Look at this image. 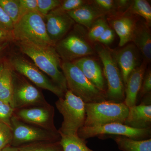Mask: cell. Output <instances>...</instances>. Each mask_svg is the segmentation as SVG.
Wrapping results in <instances>:
<instances>
[{"label":"cell","mask_w":151,"mask_h":151,"mask_svg":"<svg viewBox=\"0 0 151 151\" xmlns=\"http://www.w3.org/2000/svg\"><path fill=\"white\" fill-rule=\"evenodd\" d=\"M21 51L29 57L34 64L64 92L68 90L61 69V59L54 46L39 45L27 42H17Z\"/></svg>","instance_id":"obj_1"},{"label":"cell","mask_w":151,"mask_h":151,"mask_svg":"<svg viewBox=\"0 0 151 151\" xmlns=\"http://www.w3.org/2000/svg\"><path fill=\"white\" fill-rule=\"evenodd\" d=\"M55 105L63 118L61 127L58 130L59 134L78 135V130L84 127L86 119L84 101L68 90L64 97L56 101Z\"/></svg>","instance_id":"obj_2"},{"label":"cell","mask_w":151,"mask_h":151,"mask_svg":"<svg viewBox=\"0 0 151 151\" xmlns=\"http://www.w3.org/2000/svg\"><path fill=\"white\" fill-rule=\"evenodd\" d=\"M61 69L66 80L68 90L80 97L84 103L107 100L106 93L97 89L73 62H63Z\"/></svg>","instance_id":"obj_3"},{"label":"cell","mask_w":151,"mask_h":151,"mask_svg":"<svg viewBox=\"0 0 151 151\" xmlns=\"http://www.w3.org/2000/svg\"><path fill=\"white\" fill-rule=\"evenodd\" d=\"M94 47L103 64V74L107 84V100L116 103H124L125 86L121 71L111 49L98 42L95 43Z\"/></svg>","instance_id":"obj_4"},{"label":"cell","mask_w":151,"mask_h":151,"mask_svg":"<svg viewBox=\"0 0 151 151\" xmlns=\"http://www.w3.org/2000/svg\"><path fill=\"white\" fill-rule=\"evenodd\" d=\"M55 48L63 62H73L96 53L87 38V32L79 24L74 25L73 29L55 44Z\"/></svg>","instance_id":"obj_5"},{"label":"cell","mask_w":151,"mask_h":151,"mask_svg":"<svg viewBox=\"0 0 151 151\" xmlns=\"http://www.w3.org/2000/svg\"><path fill=\"white\" fill-rule=\"evenodd\" d=\"M12 33L14 40L17 42L55 47L47 35L44 18L38 12L22 17L15 24Z\"/></svg>","instance_id":"obj_6"},{"label":"cell","mask_w":151,"mask_h":151,"mask_svg":"<svg viewBox=\"0 0 151 151\" xmlns=\"http://www.w3.org/2000/svg\"><path fill=\"white\" fill-rule=\"evenodd\" d=\"M86 119L84 127H91L112 123L124 124L129 107L124 103L108 100L97 103H85Z\"/></svg>","instance_id":"obj_7"},{"label":"cell","mask_w":151,"mask_h":151,"mask_svg":"<svg viewBox=\"0 0 151 151\" xmlns=\"http://www.w3.org/2000/svg\"><path fill=\"white\" fill-rule=\"evenodd\" d=\"M13 137L11 144L14 147L40 142H58L59 132L49 131L23 122L14 115L11 120Z\"/></svg>","instance_id":"obj_8"},{"label":"cell","mask_w":151,"mask_h":151,"mask_svg":"<svg viewBox=\"0 0 151 151\" xmlns=\"http://www.w3.org/2000/svg\"><path fill=\"white\" fill-rule=\"evenodd\" d=\"M13 70L28 78L38 87L50 91L58 98L64 97L65 92L34 63L23 57L14 55L9 62Z\"/></svg>","instance_id":"obj_9"},{"label":"cell","mask_w":151,"mask_h":151,"mask_svg":"<svg viewBox=\"0 0 151 151\" xmlns=\"http://www.w3.org/2000/svg\"><path fill=\"white\" fill-rule=\"evenodd\" d=\"M106 135L124 136L135 140L147 139L151 138V129H139L120 123H112L95 127H83L78 132V137L84 141Z\"/></svg>","instance_id":"obj_10"},{"label":"cell","mask_w":151,"mask_h":151,"mask_svg":"<svg viewBox=\"0 0 151 151\" xmlns=\"http://www.w3.org/2000/svg\"><path fill=\"white\" fill-rule=\"evenodd\" d=\"M13 85L12 107L14 110L48 104L39 89L14 71Z\"/></svg>","instance_id":"obj_11"},{"label":"cell","mask_w":151,"mask_h":151,"mask_svg":"<svg viewBox=\"0 0 151 151\" xmlns=\"http://www.w3.org/2000/svg\"><path fill=\"white\" fill-rule=\"evenodd\" d=\"M54 108L47 105L29 107L15 110L14 115L27 124L58 132L54 123Z\"/></svg>","instance_id":"obj_12"},{"label":"cell","mask_w":151,"mask_h":151,"mask_svg":"<svg viewBox=\"0 0 151 151\" xmlns=\"http://www.w3.org/2000/svg\"><path fill=\"white\" fill-rule=\"evenodd\" d=\"M44 19L47 35L55 46L70 32L75 23L67 13L55 9L47 15Z\"/></svg>","instance_id":"obj_13"},{"label":"cell","mask_w":151,"mask_h":151,"mask_svg":"<svg viewBox=\"0 0 151 151\" xmlns=\"http://www.w3.org/2000/svg\"><path fill=\"white\" fill-rule=\"evenodd\" d=\"M106 20L109 26L119 36V47H123L132 41L139 22L134 15L126 12L108 16Z\"/></svg>","instance_id":"obj_14"},{"label":"cell","mask_w":151,"mask_h":151,"mask_svg":"<svg viewBox=\"0 0 151 151\" xmlns=\"http://www.w3.org/2000/svg\"><path fill=\"white\" fill-rule=\"evenodd\" d=\"M111 51L121 71L125 86L132 71L140 65L137 48L134 45L130 44L120 49L111 50Z\"/></svg>","instance_id":"obj_15"},{"label":"cell","mask_w":151,"mask_h":151,"mask_svg":"<svg viewBox=\"0 0 151 151\" xmlns=\"http://www.w3.org/2000/svg\"><path fill=\"white\" fill-rule=\"evenodd\" d=\"M80 68L86 78L96 87L106 93L107 88L102 68L94 58L86 56L72 62Z\"/></svg>","instance_id":"obj_16"},{"label":"cell","mask_w":151,"mask_h":151,"mask_svg":"<svg viewBox=\"0 0 151 151\" xmlns=\"http://www.w3.org/2000/svg\"><path fill=\"white\" fill-rule=\"evenodd\" d=\"M147 64L143 61L132 71L128 78L125 86V99L124 103L129 108L137 105Z\"/></svg>","instance_id":"obj_17"},{"label":"cell","mask_w":151,"mask_h":151,"mask_svg":"<svg viewBox=\"0 0 151 151\" xmlns=\"http://www.w3.org/2000/svg\"><path fill=\"white\" fill-rule=\"evenodd\" d=\"M124 124L134 129H150L151 105L141 103L129 108L128 116Z\"/></svg>","instance_id":"obj_18"},{"label":"cell","mask_w":151,"mask_h":151,"mask_svg":"<svg viewBox=\"0 0 151 151\" xmlns=\"http://www.w3.org/2000/svg\"><path fill=\"white\" fill-rule=\"evenodd\" d=\"M132 41L140 51L144 62L147 64L151 60V32L150 27L145 22H138Z\"/></svg>","instance_id":"obj_19"},{"label":"cell","mask_w":151,"mask_h":151,"mask_svg":"<svg viewBox=\"0 0 151 151\" xmlns=\"http://www.w3.org/2000/svg\"><path fill=\"white\" fill-rule=\"evenodd\" d=\"M75 22L89 29L96 20L105 15L95 7L89 1L73 11L68 12Z\"/></svg>","instance_id":"obj_20"},{"label":"cell","mask_w":151,"mask_h":151,"mask_svg":"<svg viewBox=\"0 0 151 151\" xmlns=\"http://www.w3.org/2000/svg\"><path fill=\"white\" fill-rule=\"evenodd\" d=\"M4 64L0 75V100L8 103L12 108L14 70L9 63H4Z\"/></svg>","instance_id":"obj_21"},{"label":"cell","mask_w":151,"mask_h":151,"mask_svg":"<svg viewBox=\"0 0 151 151\" xmlns=\"http://www.w3.org/2000/svg\"><path fill=\"white\" fill-rule=\"evenodd\" d=\"M119 150L123 151H151V139L135 140L122 136H113Z\"/></svg>","instance_id":"obj_22"},{"label":"cell","mask_w":151,"mask_h":151,"mask_svg":"<svg viewBox=\"0 0 151 151\" xmlns=\"http://www.w3.org/2000/svg\"><path fill=\"white\" fill-rule=\"evenodd\" d=\"M60 135V145L63 151H94L86 145V141L83 140L78 135Z\"/></svg>","instance_id":"obj_23"},{"label":"cell","mask_w":151,"mask_h":151,"mask_svg":"<svg viewBox=\"0 0 151 151\" xmlns=\"http://www.w3.org/2000/svg\"><path fill=\"white\" fill-rule=\"evenodd\" d=\"M127 12L133 15H138L145 20V22L150 27L151 25V6L146 0L132 1Z\"/></svg>","instance_id":"obj_24"},{"label":"cell","mask_w":151,"mask_h":151,"mask_svg":"<svg viewBox=\"0 0 151 151\" xmlns=\"http://www.w3.org/2000/svg\"><path fill=\"white\" fill-rule=\"evenodd\" d=\"M18 147L19 151H63L60 141L31 143Z\"/></svg>","instance_id":"obj_25"},{"label":"cell","mask_w":151,"mask_h":151,"mask_svg":"<svg viewBox=\"0 0 151 151\" xmlns=\"http://www.w3.org/2000/svg\"><path fill=\"white\" fill-rule=\"evenodd\" d=\"M108 24L105 17L97 19L93 23L87 32L88 40L91 43L97 42V40L108 26Z\"/></svg>","instance_id":"obj_26"},{"label":"cell","mask_w":151,"mask_h":151,"mask_svg":"<svg viewBox=\"0 0 151 151\" xmlns=\"http://www.w3.org/2000/svg\"><path fill=\"white\" fill-rule=\"evenodd\" d=\"M0 6L14 24L18 21L19 19V0H0Z\"/></svg>","instance_id":"obj_27"},{"label":"cell","mask_w":151,"mask_h":151,"mask_svg":"<svg viewBox=\"0 0 151 151\" xmlns=\"http://www.w3.org/2000/svg\"><path fill=\"white\" fill-rule=\"evenodd\" d=\"M61 2L60 0H37L38 12L44 18L52 11L58 7Z\"/></svg>","instance_id":"obj_28"},{"label":"cell","mask_w":151,"mask_h":151,"mask_svg":"<svg viewBox=\"0 0 151 151\" xmlns=\"http://www.w3.org/2000/svg\"><path fill=\"white\" fill-rule=\"evenodd\" d=\"M99 10L108 16L116 14L115 1L113 0H94L89 1Z\"/></svg>","instance_id":"obj_29"},{"label":"cell","mask_w":151,"mask_h":151,"mask_svg":"<svg viewBox=\"0 0 151 151\" xmlns=\"http://www.w3.org/2000/svg\"><path fill=\"white\" fill-rule=\"evenodd\" d=\"M12 137V127L0 122V150L11 144Z\"/></svg>","instance_id":"obj_30"},{"label":"cell","mask_w":151,"mask_h":151,"mask_svg":"<svg viewBox=\"0 0 151 151\" xmlns=\"http://www.w3.org/2000/svg\"><path fill=\"white\" fill-rule=\"evenodd\" d=\"M14 111L9 104L0 100V122L11 127V120Z\"/></svg>","instance_id":"obj_31"},{"label":"cell","mask_w":151,"mask_h":151,"mask_svg":"<svg viewBox=\"0 0 151 151\" xmlns=\"http://www.w3.org/2000/svg\"><path fill=\"white\" fill-rule=\"evenodd\" d=\"M19 19L27 14L38 12L37 0H19Z\"/></svg>","instance_id":"obj_32"},{"label":"cell","mask_w":151,"mask_h":151,"mask_svg":"<svg viewBox=\"0 0 151 151\" xmlns=\"http://www.w3.org/2000/svg\"><path fill=\"white\" fill-rule=\"evenodd\" d=\"M87 1L84 0H64L62 1L60 5L55 9L59 12L67 13L83 5Z\"/></svg>","instance_id":"obj_33"},{"label":"cell","mask_w":151,"mask_h":151,"mask_svg":"<svg viewBox=\"0 0 151 151\" xmlns=\"http://www.w3.org/2000/svg\"><path fill=\"white\" fill-rule=\"evenodd\" d=\"M141 99L147 96H151V70L149 68L144 75L139 93Z\"/></svg>","instance_id":"obj_34"},{"label":"cell","mask_w":151,"mask_h":151,"mask_svg":"<svg viewBox=\"0 0 151 151\" xmlns=\"http://www.w3.org/2000/svg\"><path fill=\"white\" fill-rule=\"evenodd\" d=\"M14 24L0 6V29L12 32Z\"/></svg>","instance_id":"obj_35"},{"label":"cell","mask_w":151,"mask_h":151,"mask_svg":"<svg viewBox=\"0 0 151 151\" xmlns=\"http://www.w3.org/2000/svg\"><path fill=\"white\" fill-rule=\"evenodd\" d=\"M115 37V31L108 24L102 35L97 40V42L103 45H108L113 42Z\"/></svg>","instance_id":"obj_36"},{"label":"cell","mask_w":151,"mask_h":151,"mask_svg":"<svg viewBox=\"0 0 151 151\" xmlns=\"http://www.w3.org/2000/svg\"><path fill=\"white\" fill-rule=\"evenodd\" d=\"M129 0H116L115 1L116 14L123 13L127 12L132 3Z\"/></svg>","instance_id":"obj_37"},{"label":"cell","mask_w":151,"mask_h":151,"mask_svg":"<svg viewBox=\"0 0 151 151\" xmlns=\"http://www.w3.org/2000/svg\"><path fill=\"white\" fill-rule=\"evenodd\" d=\"M14 39L12 32L0 29V43L2 42L6 43Z\"/></svg>","instance_id":"obj_38"},{"label":"cell","mask_w":151,"mask_h":151,"mask_svg":"<svg viewBox=\"0 0 151 151\" xmlns=\"http://www.w3.org/2000/svg\"><path fill=\"white\" fill-rule=\"evenodd\" d=\"M0 151H19L18 147L11 146L10 145L6 146Z\"/></svg>","instance_id":"obj_39"},{"label":"cell","mask_w":151,"mask_h":151,"mask_svg":"<svg viewBox=\"0 0 151 151\" xmlns=\"http://www.w3.org/2000/svg\"><path fill=\"white\" fill-rule=\"evenodd\" d=\"M8 43L7 42H6V43H4L0 45V56H1V54L3 52L4 50L5 49L6 47L7 46Z\"/></svg>","instance_id":"obj_40"},{"label":"cell","mask_w":151,"mask_h":151,"mask_svg":"<svg viewBox=\"0 0 151 151\" xmlns=\"http://www.w3.org/2000/svg\"><path fill=\"white\" fill-rule=\"evenodd\" d=\"M4 66V63H0V75H1V73L2 71Z\"/></svg>","instance_id":"obj_41"}]
</instances>
